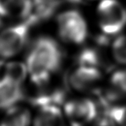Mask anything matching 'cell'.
Segmentation results:
<instances>
[{"instance_id":"obj_1","label":"cell","mask_w":126,"mask_h":126,"mask_svg":"<svg viewBox=\"0 0 126 126\" xmlns=\"http://www.w3.org/2000/svg\"><path fill=\"white\" fill-rule=\"evenodd\" d=\"M62 62V52L53 39L43 36L34 42L27 57L28 75L34 84L41 86L47 83Z\"/></svg>"},{"instance_id":"obj_2","label":"cell","mask_w":126,"mask_h":126,"mask_svg":"<svg viewBox=\"0 0 126 126\" xmlns=\"http://www.w3.org/2000/svg\"><path fill=\"white\" fill-rule=\"evenodd\" d=\"M34 24L30 19H27L0 32V59H11L23 50Z\"/></svg>"},{"instance_id":"obj_3","label":"cell","mask_w":126,"mask_h":126,"mask_svg":"<svg viewBox=\"0 0 126 126\" xmlns=\"http://www.w3.org/2000/svg\"><path fill=\"white\" fill-rule=\"evenodd\" d=\"M96 17L104 34L116 35L126 25V8L118 0H100Z\"/></svg>"},{"instance_id":"obj_4","label":"cell","mask_w":126,"mask_h":126,"mask_svg":"<svg viewBox=\"0 0 126 126\" xmlns=\"http://www.w3.org/2000/svg\"><path fill=\"white\" fill-rule=\"evenodd\" d=\"M58 32L63 41L73 44H83L88 36L87 22L79 11L67 10L58 15Z\"/></svg>"},{"instance_id":"obj_5","label":"cell","mask_w":126,"mask_h":126,"mask_svg":"<svg viewBox=\"0 0 126 126\" xmlns=\"http://www.w3.org/2000/svg\"><path fill=\"white\" fill-rule=\"evenodd\" d=\"M63 111L72 126H85L96 118L97 106L90 99H75L64 104Z\"/></svg>"},{"instance_id":"obj_6","label":"cell","mask_w":126,"mask_h":126,"mask_svg":"<svg viewBox=\"0 0 126 126\" xmlns=\"http://www.w3.org/2000/svg\"><path fill=\"white\" fill-rule=\"evenodd\" d=\"M101 79L100 67L78 65L70 76L71 86L76 90L84 92L94 89Z\"/></svg>"},{"instance_id":"obj_7","label":"cell","mask_w":126,"mask_h":126,"mask_svg":"<svg viewBox=\"0 0 126 126\" xmlns=\"http://www.w3.org/2000/svg\"><path fill=\"white\" fill-rule=\"evenodd\" d=\"M33 0H0V17L25 20L32 16Z\"/></svg>"},{"instance_id":"obj_8","label":"cell","mask_w":126,"mask_h":126,"mask_svg":"<svg viewBox=\"0 0 126 126\" xmlns=\"http://www.w3.org/2000/svg\"><path fill=\"white\" fill-rule=\"evenodd\" d=\"M23 98L21 85L9 80L7 78L0 79V109L15 106Z\"/></svg>"},{"instance_id":"obj_9","label":"cell","mask_w":126,"mask_h":126,"mask_svg":"<svg viewBox=\"0 0 126 126\" xmlns=\"http://www.w3.org/2000/svg\"><path fill=\"white\" fill-rule=\"evenodd\" d=\"M38 108L39 111L34 121V126H63V114L60 105L49 104Z\"/></svg>"},{"instance_id":"obj_10","label":"cell","mask_w":126,"mask_h":126,"mask_svg":"<svg viewBox=\"0 0 126 126\" xmlns=\"http://www.w3.org/2000/svg\"><path fill=\"white\" fill-rule=\"evenodd\" d=\"M32 121L31 112L24 107L15 105L7 109L0 126H29Z\"/></svg>"},{"instance_id":"obj_11","label":"cell","mask_w":126,"mask_h":126,"mask_svg":"<svg viewBox=\"0 0 126 126\" xmlns=\"http://www.w3.org/2000/svg\"><path fill=\"white\" fill-rule=\"evenodd\" d=\"M28 75L26 63L13 61L8 63L4 67L3 77L9 80L21 85Z\"/></svg>"},{"instance_id":"obj_12","label":"cell","mask_w":126,"mask_h":126,"mask_svg":"<svg viewBox=\"0 0 126 126\" xmlns=\"http://www.w3.org/2000/svg\"><path fill=\"white\" fill-rule=\"evenodd\" d=\"M112 51L116 62L126 64V35L118 36L113 41Z\"/></svg>"},{"instance_id":"obj_13","label":"cell","mask_w":126,"mask_h":126,"mask_svg":"<svg viewBox=\"0 0 126 126\" xmlns=\"http://www.w3.org/2000/svg\"><path fill=\"white\" fill-rule=\"evenodd\" d=\"M105 115L110 117L116 125L126 126V105L125 106H106Z\"/></svg>"},{"instance_id":"obj_14","label":"cell","mask_w":126,"mask_h":126,"mask_svg":"<svg viewBox=\"0 0 126 126\" xmlns=\"http://www.w3.org/2000/svg\"><path fill=\"white\" fill-rule=\"evenodd\" d=\"M111 81L118 90L126 93V70H120L112 76Z\"/></svg>"},{"instance_id":"obj_15","label":"cell","mask_w":126,"mask_h":126,"mask_svg":"<svg viewBox=\"0 0 126 126\" xmlns=\"http://www.w3.org/2000/svg\"><path fill=\"white\" fill-rule=\"evenodd\" d=\"M92 126H116V125L111 118L105 115L104 117L96 119Z\"/></svg>"},{"instance_id":"obj_16","label":"cell","mask_w":126,"mask_h":126,"mask_svg":"<svg viewBox=\"0 0 126 126\" xmlns=\"http://www.w3.org/2000/svg\"><path fill=\"white\" fill-rule=\"evenodd\" d=\"M73 2H93V1H96V0H72Z\"/></svg>"},{"instance_id":"obj_17","label":"cell","mask_w":126,"mask_h":126,"mask_svg":"<svg viewBox=\"0 0 126 126\" xmlns=\"http://www.w3.org/2000/svg\"><path fill=\"white\" fill-rule=\"evenodd\" d=\"M1 64H2L1 63V59H0V67H1Z\"/></svg>"},{"instance_id":"obj_18","label":"cell","mask_w":126,"mask_h":126,"mask_svg":"<svg viewBox=\"0 0 126 126\" xmlns=\"http://www.w3.org/2000/svg\"><path fill=\"white\" fill-rule=\"evenodd\" d=\"M0 24H1V17H0Z\"/></svg>"}]
</instances>
